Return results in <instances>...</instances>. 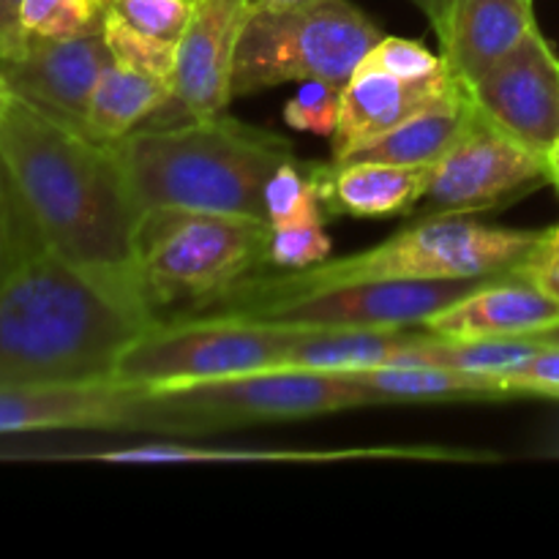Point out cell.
<instances>
[{
    "instance_id": "1",
    "label": "cell",
    "mask_w": 559,
    "mask_h": 559,
    "mask_svg": "<svg viewBox=\"0 0 559 559\" xmlns=\"http://www.w3.org/2000/svg\"><path fill=\"white\" fill-rule=\"evenodd\" d=\"M158 320L134 273L87 271L41 246L0 276V388L109 380Z\"/></svg>"
},
{
    "instance_id": "2",
    "label": "cell",
    "mask_w": 559,
    "mask_h": 559,
    "mask_svg": "<svg viewBox=\"0 0 559 559\" xmlns=\"http://www.w3.org/2000/svg\"><path fill=\"white\" fill-rule=\"evenodd\" d=\"M0 158L55 254L87 271L134 273L145 207L118 145L14 102L0 123Z\"/></svg>"
},
{
    "instance_id": "3",
    "label": "cell",
    "mask_w": 559,
    "mask_h": 559,
    "mask_svg": "<svg viewBox=\"0 0 559 559\" xmlns=\"http://www.w3.org/2000/svg\"><path fill=\"white\" fill-rule=\"evenodd\" d=\"M145 211H200L265 218V186L295 151L287 136L227 112L142 126L118 142Z\"/></svg>"
},
{
    "instance_id": "4",
    "label": "cell",
    "mask_w": 559,
    "mask_h": 559,
    "mask_svg": "<svg viewBox=\"0 0 559 559\" xmlns=\"http://www.w3.org/2000/svg\"><path fill=\"white\" fill-rule=\"evenodd\" d=\"M549 251L551 229L491 227L473 216L415 218L407 229L358 254L336 257V260L331 257L304 271L265 273L262 267L218 298H265V295L309 293V289L355 282L513 276V273H527Z\"/></svg>"
},
{
    "instance_id": "5",
    "label": "cell",
    "mask_w": 559,
    "mask_h": 559,
    "mask_svg": "<svg viewBox=\"0 0 559 559\" xmlns=\"http://www.w3.org/2000/svg\"><path fill=\"white\" fill-rule=\"evenodd\" d=\"M265 218L200 211H145L134 273L158 317L194 311L267 265Z\"/></svg>"
},
{
    "instance_id": "6",
    "label": "cell",
    "mask_w": 559,
    "mask_h": 559,
    "mask_svg": "<svg viewBox=\"0 0 559 559\" xmlns=\"http://www.w3.org/2000/svg\"><path fill=\"white\" fill-rule=\"evenodd\" d=\"M382 36L374 20L349 0L284 11L251 5L235 52L233 98L309 80L344 87Z\"/></svg>"
},
{
    "instance_id": "7",
    "label": "cell",
    "mask_w": 559,
    "mask_h": 559,
    "mask_svg": "<svg viewBox=\"0 0 559 559\" xmlns=\"http://www.w3.org/2000/svg\"><path fill=\"white\" fill-rule=\"evenodd\" d=\"M298 333L240 317H162L120 355L115 380L175 388L284 369Z\"/></svg>"
},
{
    "instance_id": "8",
    "label": "cell",
    "mask_w": 559,
    "mask_h": 559,
    "mask_svg": "<svg viewBox=\"0 0 559 559\" xmlns=\"http://www.w3.org/2000/svg\"><path fill=\"white\" fill-rule=\"evenodd\" d=\"M486 282L489 278L355 282L265 298H218L178 317H240L289 328H424Z\"/></svg>"
},
{
    "instance_id": "9",
    "label": "cell",
    "mask_w": 559,
    "mask_h": 559,
    "mask_svg": "<svg viewBox=\"0 0 559 559\" xmlns=\"http://www.w3.org/2000/svg\"><path fill=\"white\" fill-rule=\"evenodd\" d=\"M27 431H147L200 437L205 426L167 388L123 380L0 388V435Z\"/></svg>"
},
{
    "instance_id": "10",
    "label": "cell",
    "mask_w": 559,
    "mask_h": 559,
    "mask_svg": "<svg viewBox=\"0 0 559 559\" xmlns=\"http://www.w3.org/2000/svg\"><path fill=\"white\" fill-rule=\"evenodd\" d=\"M167 391L205 426L207 435L251 424L377 407L374 396L349 380L344 371L271 369L227 380L175 385Z\"/></svg>"
},
{
    "instance_id": "11",
    "label": "cell",
    "mask_w": 559,
    "mask_h": 559,
    "mask_svg": "<svg viewBox=\"0 0 559 559\" xmlns=\"http://www.w3.org/2000/svg\"><path fill=\"white\" fill-rule=\"evenodd\" d=\"M546 183H551L549 162L480 118L473 107L464 134L431 167L429 186L413 218L497 211Z\"/></svg>"
},
{
    "instance_id": "12",
    "label": "cell",
    "mask_w": 559,
    "mask_h": 559,
    "mask_svg": "<svg viewBox=\"0 0 559 559\" xmlns=\"http://www.w3.org/2000/svg\"><path fill=\"white\" fill-rule=\"evenodd\" d=\"M464 91L480 118L549 162L559 142V55L540 27Z\"/></svg>"
},
{
    "instance_id": "13",
    "label": "cell",
    "mask_w": 559,
    "mask_h": 559,
    "mask_svg": "<svg viewBox=\"0 0 559 559\" xmlns=\"http://www.w3.org/2000/svg\"><path fill=\"white\" fill-rule=\"evenodd\" d=\"M254 0H194V11L178 38L173 102L153 126L180 123L227 112L238 38Z\"/></svg>"
},
{
    "instance_id": "14",
    "label": "cell",
    "mask_w": 559,
    "mask_h": 559,
    "mask_svg": "<svg viewBox=\"0 0 559 559\" xmlns=\"http://www.w3.org/2000/svg\"><path fill=\"white\" fill-rule=\"evenodd\" d=\"M109 63L112 52L102 27L71 38H27L16 58L0 60V71L16 102L85 131L91 93Z\"/></svg>"
},
{
    "instance_id": "15",
    "label": "cell",
    "mask_w": 559,
    "mask_h": 559,
    "mask_svg": "<svg viewBox=\"0 0 559 559\" xmlns=\"http://www.w3.org/2000/svg\"><path fill=\"white\" fill-rule=\"evenodd\" d=\"M559 328V295L530 273L489 278L431 317L424 331L440 338H538Z\"/></svg>"
},
{
    "instance_id": "16",
    "label": "cell",
    "mask_w": 559,
    "mask_h": 559,
    "mask_svg": "<svg viewBox=\"0 0 559 559\" xmlns=\"http://www.w3.org/2000/svg\"><path fill=\"white\" fill-rule=\"evenodd\" d=\"M462 87L451 69L431 80H404L364 58V63L355 69L342 91V112L331 136V158L338 162L349 156L360 145L407 120L409 115L420 112Z\"/></svg>"
},
{
    "instance_id": "17",
    "label": "cell",
    "mask_w": 559,
    "mask_h": 559,
    "mask_svg": "<svg viewBox=\"0 0 559 559\" xmlns=\"http://www.w3.org/2000/svg\"><path fill=\"white\" fill-rule=\"evenodd\" d=\"M538 27L533 0H456L440 33V55L464 87L500 63Z\"/></svg>"
},
{
    "instance_id": "18",
    "label": "cell",
    "mask_w": 559,
    "mask_h": 559,
    "mask_svg": "<svg viewBox=\"0 0 559 559\" xmlns=\"http://www.w3.org/2000/svg\"><path fill=\"white\" fill-rule=\"evenodd\" d=\"M58 462L102 464H325L347 459H429V462H484L480 453H459L445 448H349V451H243V448H200L183 442L118 448V451L60 453Z\"/></svg>"
},
{
    "instance_id": "19",
    "label": "cell",
    "mask_w": 559,
    "mask_h": 559,
    "mask_svg": "<svg viewBox=\"0 0 559 559\" xmlns=\"http://www.w3.org/2000/svg\"><path fill=\"white\" fill-rule=\"evenodd\" d=\"M325 216L393 218L413 216L429 186L431 167L385 162L311 164Z\"/></svg>"
},
{
    "instance_id": "20",
    "label": "cell",
    "mask_w": 559,
    "mask_h": 559,
    "mask_svg": "<svg viewBox=\"0 0 559 559\" xmlns=\"http://www.w3.org/2000/svg\"><path fill=\"white\" fill-rule=\"evenodd\" d=\"M473 120V102L467 91H456L420 112L409 115L391 131L366 142L338 162H385L399 167H435Z\"/></svg>"
},
{
    "instance_id": "21",
    "label": "cell",
    "mask_w": 559,
    "mask_h": 559,
    "mask_svg": "<svg viewBox=\"0 0 559 559\" xmlns=\"http://www.w3.org/2000/svg\"><path fill=\"white\" fill-rule=\"evenodd\" d=\"M424 333V328H300L284 369L360 371L396 364Z\"/></svg>"
},
{
    "instance_id": "22",
    "label": "cell",
    "mask_w": 559,
    "mask_h": 559,
    "mask_svg": "<svg viewBox=\"0 0 559 559\" xmlns=\"http://www.w3.org/2000/svg\"><path fill=\"white\" fill-rule=\"evenodd\" d=\"M353 382L382 404H418V402H506L516 399L495 377L469 374V371L445 369L426 364H388L374 369L344 371Z\"/></svg>"
},
{
    "instance_id": "23",
    "label": "cell",
    "mask_w": 559,
    "mask_h": 559,
    "mask_svg": "<svg viewBox=\"0 0 559 559\" xmlns=\"http://www.w3.org/2000/svg\"><path fill=\"white\" fill-rule=\"evenodd\" d=\"M173 102V85L151 74L112 63L102 71L87 104L85 131L98 142L118 145L142 126H153Z\"/></svg>"
},
{
    "instance_id": "24",
    "label": "cell",
    "mask_w": 559,
    "mask_h": 559,
    "mask_svg": "<svg viewBox=\"0 0 559 559\" xmlns=\"http://www.w3.org/2000/svg\"><path fill=\"white\" fill-rule=\"evenodd\" d=\"M112 0H25L22 31L27 38H71L104 27Z\"/></svg>"
},
{
    "instance_id": "25",
    "label": "cell",
    "mask_w": 559,
    "mask_h": 559,
    "mask_svg": "<svg viewBox=\"0 0 559 559\" xmlns=\"http://www.w3.org/2000/svg\"><path fill=\"white\" fill-rule=\"evenodd\" d=\"M265 213L271 227L298 222H325V211L320 202L314 169L311 164L300 167L298 162H287L271 175L265 186Z\"/></svg>"
},
{
    "instance_id": "26",
    "label": "cell",
    "mask_w": 559,
    "mask_h": 559,
    "mask_svg": "<svg viewBox=\"0 0 559 559\" xmlns=\"http://www.w3.org/2000/svg\"><path fill=\"white\" fill-rule=\"evenodd\" d=\"M104 41H107L109 52H112V60L173 85L178 41H167V38L142 33L140 27L129 25L123 16L115 14L112 9H109L107 20H104Z\"/></svg>"
},
{
    "instance_id": "27",
    "label": "cell",
    "mask_w": 559,
    "mask_h": 559,
    "mask_svg": "<svg viewBox=\"0 0 559 559\" xmlns=\"http://www.w3.org/2000/svg\"><path fill=\"white\" fill-rule=\"evenodd\" d=\"M44 243L41 233L33 224L3 158H0V276Z\"/></svg>"
},
{
    "instance_id": "28",
    "label": "cell",
    "mask_w": 559,
    "mask_h": 559,
    "mask_svg": "<svg viewBox=\"0 0 559 559\" xmlns=\"http://www.w3.org/2000/svg\"><path fill=\"white\" fill-rule=\"evenodd\" d=\"M331 238L325 233V222H298L273 227L267 265L278 271H304L331 260Z\"/></svg>"
},
{
    "instance_id": "29",
    "label": "cell",
    "mask_w": 559,
    "mask_h": 559,
    "mask_svg": "<svg viewBox=\"0 0 559 559\" xmlns=\"http://www.w3.org/2000/svg\"><path fill=\"white\" fill-rule=\"evenodd\" d=\"M342 91L344 87L322 80L300 82L298 93L284 104V123L306 134L333 136L342 112Z\"/></svg>"
},
{
    "instance_id": "30",
    "label": "cell",
    "mask_w": 559,
    "mask_h": 559,
    "mask_svg": "<svg viewBox=\"0 0 559 559\" xmlns=\"http://www.w3.org/2000/svg\"><path fill=\"white\" fill-rule=\"evenodd\" d=\"M366 60L391 74L404 76V80H431V76L448 71L442 55H435L424 41L402 36H382L374 44Z\"/></svg>"
},
{
    "instance_id": "31",
    "label": "cell",
    "mask_w": 559,
    "mask_h": 559,
    "mask_svg": "<svg viewBox=\"0 0 559 559\" xmlns=\"http://www.w3.org/2000/svg\"><path fill=\"white\" fill-rule=\"evenodd\" d=\"M115 14L156 38L178 41L194 11V0H112Z\"/></svg>"
},
{
    "instance_id": "32",
    "label": "cell",
    "mask_w": 559,
    "mask_h": 559,
    "mask_svg": "<svg viewBox=\"0 0 559 559\" xmlns=\"http://www.w3.org/2000/svg\"><path fill=\"white\" fill-rule=\"evenodd\" d=\"M513 396H544L559 388V344H546L538 355L495 377Z\"/></svg>"
},
{
    "instance_id": "33",
    "label": "cell",
    "mask_w": 559,
    "mask_h": 559,
    "mask_svg": "<svg viewBox=\"0 0 559 559\" xmlns=\"http://www.w3.org/2000/svg\"><path fill=\"white\" fill-rule=\"evenodd\" d=\"M22 3L25 0H0V60L16 58L27 44L22 31Z\"/></svg>"
},
{
    "instance_id": "34",
    "label": "cell",
    "mask_w": 559,
    "mask_h": 559,
    "mask_svg": "<svg viewBox=\"0 0 559 559\" xmlns=\"http://www.w3.org/2000/svg\"><path fill=\"white\" fill-rule=\"evenodd\" d=\"M413 5H418L420 11L426 14V20H429L431 31H435V36H440L442 31H445L448 25V16H451V9L456 0H409Z\"/></svg>"
},
{
    "instance_id": "35",
    "label": "cell",
    "mask_w": 559,
    "mask_h": 559,
    "mask_svg": "<svg viewBox=\"0 0 559 559\" xmlns=\"http://www.w3.org/2000/svg\"><path fill=\"white\" fill-rule=\"evenodd\" d=\"M527 273L538 278L540 284H546L551 293L559 295V254H555V251H549V254H546L538 265L530 267Z\"/></svg>"
},
{
    "instance_id": "36",
    "label": "cell",
    "mask_w": 559,
    "mask_h": 559,
    "mask_svg": "<svg viewBox=\"0 0 559 559\" xmlns=\"http://www.w3.org/2000/svg\"><path fill=\"white\" fill-rule=\"evenodd\" d=\"M322 0H254V9L265 11H284V9H304V5H317Z\"/></svg>"
},
{
    "instance_id": "37",
    "label": "cell",
    "mask_w": 559,
    "mask_h": 559,
    "mask_svg": "<svg viewBox=\"0 0 559 559\" xmlns=\"http://www.w3.org/2000/svg\"><path fill=\"white\" fill-rule=\"evenodd\" d=\"M14 93H11V87H9V82H5V76H3V71H0V123H3L5 120V115L11 112V107H14Z\"/></svg>"
},
{
    "instance_id": "38",
    "label": "cell",
    "mask_w": 559,
    "mask_h": 559,
    "mask_svg": "<svg viewBox=\"0 0 559 559\" xmlns=\"http://www.w3.org/2000/svg\"><path fill=\"white\" fill-rule=\"evenodd\" d=\"M549 173H551V186L559 191V142L555 145V151H551L549 156Z\"/></svg>"
},
{
    "instance_id": "39",
    "label": "cell",
    "mask_w": 559,
    "mask_h": 559,
    "mask_svg": "<svg viewBox=\"0 0 559 559\" xmlns=\"http://www.w3.org/2000/svg\"><path fill=\"white\" fill-rule=\"evenodd\" d=\"M538 342L559 344V328H555V331H549V333H544V336H538Z\"/></svg>"
},
{
    "instance_id": "40",
    "label": "cell",
    "mask_w": 559,
    "mask_h": 559,
    "mask_svg": "<svg viewBox=\"0 0 559 559\" xmlns=\"http://www.w3.org/2000/svg\"><path fill=\"white\" fill-rule=\"evenodd\" d=\"M551 251L559 254V224L557 227H551Z\"/></svg>"
},
{
    "instance_id": "41",
    "label": "cell",
    "mask_w": 559,
    "mask_h": 559,
    "mask_svg": "<svg viewBox=\"0 0 559 559\" xmlns=\"http://www.w3.org/2000/svg\"><path fill=\"white\" fill-rule=\"evenodd\" d=\"M544 399H559V388H557V391H549V393H544Z\"/></svg>"
}]
</instances>
